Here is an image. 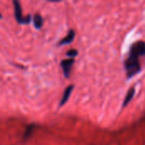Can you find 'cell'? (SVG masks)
<instances>
[{"label":"cell","instance_id":"6","mask_svg":"<svg viewBox=\"0 0 145 145\" xmlns=\"http://www.w3.org/2000/svg\"><path fill=\"white\" fill-rule=\"evenodd\" d=\"M72 90H73V86H70V87H68V88L65 89V93H64V95H63V98H62L61 102H60V106L63 105H65V104L66 103V101H67L68 99L70 98V95H71Z\"/></svg>","mask_w":145,"mask_h":145},{"label":"cell","instance_id":"3","mask_svg":"<svg viewBox=\"0 0 145 145\" xmlns=\"http://www.w3.org/2000/svg\"><path fill=\"white\" fill-rule=\"evenodd\" d=\"M73 64H74V59H65L61 62V66L63 67V70H64V72H65V75L66 77L69 76L70 71L71 70V66Z\"/></svg>","mask_w":145,"mask_h":145},{"label":"cell","instance_id":"2","mask_svg":"<svg viewBox=\"0 0 145 145\" xmlns=\"http://www.w3.org/2000/svg\"><path fill=\"white\" fill-rule=\"evenodd\" d=\"M14 14H15V18L20 23H29L30 21V16H27L25 18L22 17L21 14V8L20 4L18 1H14Z\"/></svg>","mask_w":145,"mask_h":145},{"label":"cell","instance_id":"4","mask_svg":"<svg viewBox=\"0 0 145 145\" xmlns=\"http://www.w3.org/2000/svg\"><path fill=\"white\" fill-rule=\"evenodd\" d=\"M134 94H135V88L133 87V88H131L128 90V92H127V95H126V98H125L124 102H123L122 108H124L125 106H127V105H128V103H129V102L133 99V98L134 97Z\"/></svg>","mask_w":145,"mask_h":145},{"label":"cell","instance_id":"9","mask_svg":"<svg viewBox=\"0 0 145 145\" xmlns=\"http://www.w3.org/2000/svg\"><path fill=\"white\" fill-rule=\"evenodd\" d=\"M76 54H77V51L75 50V49H71V50H69V51L67 52V55H68V56L75 57Z\"/></svg>","mask_w":145,"mask_h":145},{"label":"cell","instance_id":"8","mask_svg":"<svg viewBox=\"0 0 145 145\" xmlns=\"http://www.w3.org/2000/svg\"><path fill=\"white\" fill-rule=\"evenodd\" d=\"M32 128H33V125H31V126L28 127V128H26V131H25V134H24V138H28V137L31 135V132H32V130H33Z\"/></svg>","mask_w":145,"mask_h":145},{"label":"cell","instance_id":"5","mask_svg":"<svg viewBox=\"0 0 145 145\" xmlns=\"http://www.w3.org/2000/svg\"><path fill=\"white\" fill-rule=\"evenodd\" d=\"M74 37H75V31H74L73 30H71V31H69L68 35H67L63 40H61V41L59 42V45L68 44V43H70V42H71L73 41Z\"/></svg>","mask_w":145,"mask_h":145},{"label":"cell","instance_id":"7","mask_svg":"<svg viewBox=\"0 0 145 145\" xmlns=\"http://www.w3.org/2000/svg\"><path fill=\"white\" fill-rule=\"evenodd\" d=\"M34 25L37 28H40L42 25V18L40 14H36L34 15Z\"/></svg>","mask_w":145,"mask_h":145},{"label":"cell","instance_id":"10","mask_svg":"<svg viewBox=\"0 0 145 145\" xmlns=\"http://www.w3.org/2000/svg\"><path fill=\"white\" fill-rule=\"evenodd\" d=\"M0 18H1V14H0Z\"/></svg>","mask_w":145,"mask_h":145},{"label":"cell","instance_id":"1","mask_svg":"<svg viewBox=\"0 0 145 145\" xmlns=\"http://www.w3.org/2000/svg\"><path fill=\"white\" fill-rule=\"evenodd\" d=\"M145 55V42L138 41L134 42L129 51L128 57L125 59L124 65L128 78L137 75L141 71L139 58Z\"/></svg>","mask_w":145,"mask_h":145}]
</instances>
